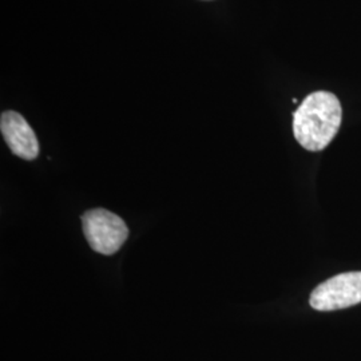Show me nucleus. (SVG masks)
<instances>
[{"instance_id": "obj_3", "label": "nucleus", "mask_w": 361, "mask_h": 361, "mask_svg": "<svg viewBox=\"0 0 361 361\" xmlns=\"http://www.w3.org/2000/svg\"><path fill=\"white\" fill-rule=\"evenodd\" d=\"M310 304L319 312L345 310L361 304V271L341 273L325 280L310 293Z\"/></svg>"}, {"instance_id": "obj_2", "label": "nucleus", "mask_w": 361, "mask_h": 361, "mask_svg": "<svg viewBox=\"0 0 361 361\" xmlns=\"http://www.w3.org/2000/svg\"><path fill=\"white\" fill-rule=\"evenodd\" d=\"M82 225L91 249L104 256L116 253L129 237L125 221L102 207L83 213Z\"/></svg>"}, {"instance_id": "obj_4", "label": "nucleus", "mask_w": 361, "mask_h": 361, "mask_svg": "<svg viewBox=\"0 0 361 361\" xmlns=\"http://www.w3.org/2000/svg\"><path fill=\"white\" fill-rule=\"evenodd\" d=\"M3 138L13 154L26 161H32L39 155V142L35 131L26 119L16 111H4L0 118Z\"/></svg>"}, {"instance_id": "obj_1", "label": "nucleus", "mask_w": 361, "mask_h": 361, "mask_svg": "<svg viewBox=\"0 0 361 361\" xmlns=\"http://www.w3.org/2000/svg\"><path fill=\"white\" fill-rule=\"evenodd\" d=\"M343 119V109L335 94H310L293 113V134L308 152H322L334 141Z\"/></svg>"}]
</instances>
